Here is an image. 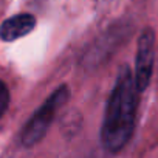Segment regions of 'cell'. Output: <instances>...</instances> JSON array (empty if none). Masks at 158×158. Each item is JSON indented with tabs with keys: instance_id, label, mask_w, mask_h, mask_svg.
I'll return each mask as SVG.
<instances>
[{
	"instance_id": "5",
	"label": "cell",
	"mask_w": 158,
	"mask_h": 158,
	"mask_svg": "<svg viewBox=\"0 0 158 158\" xmlns=\"http://www.w3.org/2000/svg\"><path fill=\"white\" fill-rule=\"evenodd\" d=\"M10 106V90L3 81H0V118H2Z\"/></svg>"
},
{
	"instance_id": "4",
	"label": "cell",
	"mask_w": 158,
	"mask_h": 158,
	"mask_svg": "<svg viewBox=\"0 0 158 158\" xmlns=\"http://www.w3.org/2000/svg\"><path fill=\"white\" fill-rule=\"evenodd\" d=\"M36 27V17L28 13L16 14L0 25V39L3 42H14L30 34Z\"/></svg>"
},
{
	"instance_id": "2",
	"label": "cell",
	"mask_w": 158,
	"mask_h": 158,
	"mask_svg": "<svg viewBox=\"0 0 158 158\" xmlns=\"http://www.w3.org/2000/svg\"><path fill=\"white\" fill-rule=\"evenodd\" d=\"M70 98V90L67 85H59L48 98L47 101L33 113V116L28 119V123L25 124L22 135H20V141L25 147H33L36 146L47 133V130L50 129L51 123L56 118V113L60 107L65 106V102Z\"/></svg>"
},
{
	"instance_id": "3",
	"label": "cell",
	"mask_w": 158,
	"mask_h": 158,
	"mask_svg": "<svg viewBox=\"0 0 158 158\" xmlns=\"http://www.w3.org/2000/svg\"><path fill=\"white\" fill-rule=\"evenodd\" d=\"M155 60V33L152 28H146L138 39L136 56H135V85L138 92H144L152 79Z\"/></svg>"
},
{
	"instance_id": "1",
	"label": "cell",
	"mask_w": 158,
	"mask_h": 158,
	"mask_svg": "<svg viewBox=\"0 0 158 158\" xmlns=\"http://www.w3.org/2000/svg\"><path fill=\"white\" fill-rule=\"evenodd\" d=\"M136 95L138 90L133 73L127 65H121L107 101L101 127V141L109 152H119L133 135L138 106Z\"/></svg>"
}]
</instances>
